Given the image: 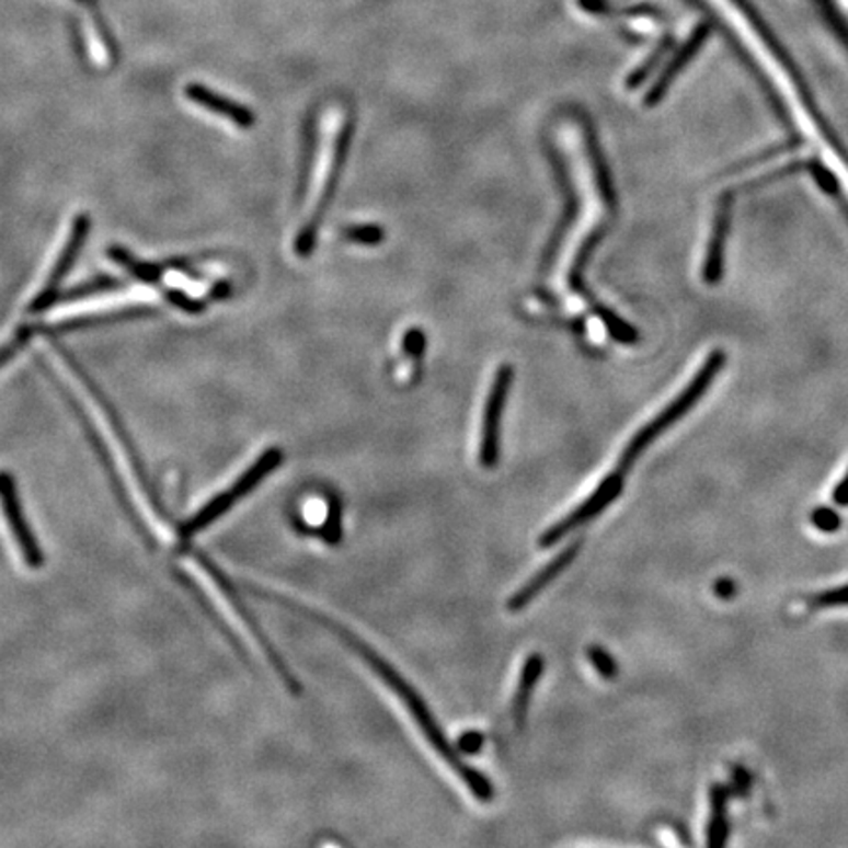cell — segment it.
<instances>
[{"label": "cell", "instance_id": "cell-24", "mask_svg": "<svg viewBox=\"0 0 848 848\" xmlns=\"http://www.w3.org/2000/svg\"><path fill=\"white\" fill-rule=\"evenodd\" d=\"M165 297H168V301H170L173 307H177L180 311L188 312V314H197V312L205 309V302L197 301L195 297H191V295L181 291V289H170Z\"/></svg>", "mask_w": 848, "mask_h": 848}, {"label": "cell", "instance_id": "cell-25", "mask_svg": "<svg viewBox=\"0 0 848 848\" xmlns=\"http://www.w3.org/2000/svg\"><path fill=\"white\" fill-rule=\"evenodd\" d=\"M753 788V776L746 770L745 766H735L733 773H731V786L729 790L733 795L738 798H745L746 793L750 792Z\"/></svg>", "mask_w": 848, "mask_h": 848}, {"label": "cell", "instance_id": "cell-10", "mask_svg": "<svg viewBox=\"0 0 848 848\" xmlns=\"http://www.w3.org/2000/svg\"><path fill=\"white\" fill-rule=\"evenodd\" d=\"M577 552H580V540L564 548L557 558H552L542 570H538L537 574L528 580L527 584L523 585L518 592H515L509 599V604H507V609L509 611H520L530 601H535L538 594H542L548 585L552 584L558 575L562 574L565 568L574 562Z\"/></svg>", "mask_w": 848, "mask_h": 848}, {"label": "cell", "instance_id": "cell-20", "mask_svg": "<svg viewBox=\"0 0 848 848\" xmlns=\"http://www.w3.org/2000/svg\"><path fill=\"white\" fill-rule=\"evenodd\" d=\"M587 658L592 662L595 672L604 679H612L619 674L617 662H615L611 654L605 651V649H601V646H592V649L587 651Z\"/></svg>", "mask_w": 848, "mask_h": 848}, {"label": "cell", "instance_id": "cell-27", "mask_svg": "<svg viewBox=\"0 0 848 848\" xmlns=\"http://www.w3.org/2000/svg\"><path fill=\"white\" fill-rule=\"evenodd\" d=\"M485 745V736L480 731H466L456 743V750L460 754H478Z\"/></svg>", "mask_w": 848, "mask_h": 848}, {"label": "cell", "instance_id": "cell-29", "mask_svg": "<svg viewBox=\"0 0 848 848\" xmlns=\"http://www.w3.org/2000/svg\"><path fill=\"white\" fill-rule=\"evenodd\" d=\"M736 594V584L731 577H721L717 580L715 595L719 599H733Z\"/></svg>", "mask_w": 848, "mask_h": 848}, {"label": "cell", "instance_id": "cell-8", "mask_svg": "<svg viewBox=\"0 0 848 848\" xmlns=\"http://www.w3.org/2000/svg\"><path fill=\"white\" fill-rule=\"evenodd\" d=\"M622 485H624V473L621 470L611 471L584 503H580L572 513L560 518L557 525L547 528L538 540V545L542 548L554 547L575 528L589 523L592 518L599 517L611 505L612 501H617V497L621 495Z\"/></svg>", "mask_w": 848, "mask_h": 848}, {"label": "cell", "instance_id": "cell-11", "mask_svg": "<svg viewBox=\"0 0 848 848\" xmlns=\"http://www.w3.org/2000/svg\"><path fill=\"white\" fill-rule=\"evenodd\" d=\"M185 96H187L191 103L197 104L200 108H205L208 113L218 114L222 118H227L230 123H234L238 128H252L255 124V116L250 108H245L244 104L234 103L222 94L215 93L213 89H208L205 85H198V83H191L185 87Z\"/></svg>", "mask_w": 848, "mask_h": 848}, {"label": "cell", "instance_id": "cell-6", "mask_svg": "<svg viewBox=\"0 0 848 848\" xmlns=\"http://www.w3.org/2000/svg\"><path fill=\"white\" fill-rule=\"evenodd\" d=\"M195 554V558L198 560V564H203V568L207 570L208 574H210V577L217 582L218 587L225 592V595H227L228 601H230V605L234 607L236 612L240 615V619L245 622V627L250 629V631L254 632L255 641H257V644H260V649L264 651L265 656H267V660L272 662V666H274L275 672L279 674V678L283 679V684L289 688V691H291L293 696H299L301 694V684L295 679V676L291 674V669H289V666L285 664V660L279 656V652L275 651L274 644H272V641H270V637L265 634L264 631H262V627H260V622L255 621L254 615L250 612V609H248V605L244 604V599L240 597V594L236 592V585L230 582V577H228L220 568H218L210 558L207 557V554H203V552H193Z\"/></svg>", "mask_w": 848, "mask_h": 848}, {"label": "cell", "instance_id": "cell-7", "mask_svg": "<svg viewBox=\"0 0 848 848\" xmlns=\"http://www.w3.org/2000/svg\"><path fill=\"white\" fill-rule=\"evenodd\" d=\"M0 509L7 518L10 535L19 545L20 557L24 560V564L28 565L30 570H39L46 562V557L22 507L19 483L9 470H0Z\"/></svg>", "mask_w": 848, "mask_h": 848}, {"label": "cell", "instance_id": "cell-1", "mask_svg": "<svg viewBox=\"0 0 848 848\" xmlns=\"http://www.w3.org/2000/svg\"><path fill=\"white\" fill-rule=\"evenodd\" d=\"M305 611H307L305 615H309V617L317 619L324 627H329L330 631L334 632L340 641L346 642L349 649L356 652L359 658L364 660L369 668L376 672L387 688L396 694L399 701L405 706L406 711L415 719L416 726L421 729V733L428 741V745L433 746L444 763L448 764L454 772L460 776V780L468 786V790L478 800L483 801V803H490L493 800V795H495L490 778H485L475 768H471L470 764L463 763L462 756L456 750V746L450 745V741L444 735L443 726L434 719L431 709L426 706V701L419 696V691L381 654H377L369 646L368 642L362 641L359 637H356L354 632L348 631L346 627H342L339 622L330 621L329 617H322L321 612L309 611V609H305Z\"/></svg>", "mask_w": 848, "mask_h": 848}, {"label": "cell", "instance_id": "cell-26", "mask_svg": "<svg viewBox=\"0 0 848 848\" xmlns=\"http://www.w3.org/2000/svg\"><path fill=\"white\" fill-rule=\"evenodd\" d=\"M601 319H604L605 324H607V329L611 330V334L615 339L621 340V342H632V340L637 339L634 330H632L629 324H624L621 319L612 317L611 312L601 311Z\"/></svg>", "mask_w": 848, "mask_h": 848}, {"label": "cell", "instance_id": "cell-30", "mask_svg": "<svg viewBox=\"0 0 848 848\" xmlns=\"http://www.w3.org/2000/svg\"><path fill=\"white\" fill-rule=\"evenodd\" d=\"M833 501L840 505V507H847L848 505V471L847 475L839 481V485L833 491Z\"/></svg>", "mask_w": 848, "mask_h": 848}, {"label": "cell", "instance_id": "cell-18", "mask_svg": "<svg viewBox=\"0 0 848 848\" xmlns=\"http://www.w3.org/2000/svg\"><path fill=\"white\" fill-rule=\"evenodd\" d=\"M319 537L324 538L329 545H336L340 538H342V507H340V501L330 500L329 511H326V518L319 528Z\"/></svg>", "mask_w": 848, "mask_h": 848}, {"label": "cell", "instance_id": "cell-3", "mask_svg": "<svg viewBox=\"0 0 848 848\" xmlns=\"http://www.w3.org/2000/svg\"><path fill=\"white\" fill-rule=\"evenodd\" d=\"M282 462V450L267 448L225 493H218L217 497H213L205 507H200L193 517L188 518L187 523L180 528L181 540L187 542L188 538H193L198 532L207 530L210 525H215L218 518L225 517L228 511L248 497L267 475H272L275 468Z\"/></svg>", "mask_w": 848, "mask_h": 848}, {"label": "cell", "instance_id": "cell-22", "mask_svg": "<svg viewBox=\"0 0 848 848\" xmlns=\"http://www.w3.org/2000/svg\"><path fill=\"white\" fill-rule=\"evenodd\" d=\"M383 228L374 227V225H364V227H349L346 230V238L349 242H356V244L376 245L383 242Z\"/></svg>", "mask_w": 848, "mask_h": 848}, {"label": "cell", "instance_id": "cell-14", "mask_svg": "<svg viewBox=\"0 0 848 848\" xmlns=\"http://www.w3.org/2000/svg\"><path fill=\"white\" fill-rule=\"evenodd\" d=\"M729 197L721 200V207L717 213L715 227H713V236H711V242L707 245L706 267H703V277L706 282L713 283L719 282L721 277V265H723V250H725L726 228H729Z\"/></svg>", "mask_w": 848, "mask_h": 848}, {"label": "cell", "instance_id": "cell-12", "mask_svg": "<svg viewBox=\"0 0 848 848\" xmlns=\"http://www.w3.org/2000/svg\"><path fill=\"white\" fill-rule=\"evenodd\" d=\"M729 800L731 790L723 783H713L709 790V825L706 840L711 848L725 847L731 833L729 823Z\"/></svg>", "mask_w": 848, "mask_h": 848}, {"label": "cell", "instance_id": "cell-28", "mask_svg": "<svg viewBox=\"0 0 848 848\" xmlns=\"http://www.w3.org/2000/svg\"><path fill=\"white\" fill-rule=\"evenodd\" d=\"M403 344H405L406 354L421 356L424 348H426V336H424L423 332L419 329L409 330L405 334V340H403Z\"/></svg>", "mask_w": 848, "mask_h": 848}, {"label": "cell", "instance_id": "cell-16", "mask_svg": "<svg viewBox=\"0 0 848 848\" xmlns=\"http://www.w3.org/2000/svg\"><path fill=\"white\" fill-rule=\"evenodd\" d=\"M108 257L121 265V267H124V270L133 275V277H136L138 282L151 285V283H156L160 279V265L141 262L138 257H134L128 250H124V248H118V245L108 248Z\"/></svg>", "mask_w": 848, "mask_h": 848}, {"label": "cell", "instance_id": "cell-2", "mask_svg": "<svg viewBox=\"0 0 848 848\" xmlns=\"http://www.w3.org/2000/svg\"><path fill=\"white\" fill-rule=\"evenodd\" d=\"M723 366H725V354L713 352L706 359L703 368L699 369L698 376L694 377V381L679 393L678 399H674L656 419H652L651 423L634 434L631 444L622 452L621 462L617 466V470H621L622 473L631 470L632 463L637 462V458L658 438L660 434L666 433L669 426H674L679 419L688 415L689 411L698 405L699 399L706 396L707 389L715 379L717 371Z\"/></svg>", "mask_w": 848, "mask_h": 848}, {"label": "cell", "instance_id": "cell-9", "mask_svg": "<svg viewBox=\"0 0 848 848\" xmlns=\"http://www.w3.org/2000/svg\"><path fill=\"white\" fill-rule=\"evenodd\" d=\"M513 369L501 366L493 379L490 397L485 401L483 423H481L480 463L483 468H495L500 462L501 419L505 413V403L509 397Z\"/></svg>", "mask_w": 848, "mask_h": 848}, {"label": "cell", "instance_id": "cell-5", "mask_svg": "<svg viewBox=\"0 0 848 848\" xmlns=\"http://www.w3.org/2000/svg\"><path fill=\"white\" fill-rule=\"evenodd\" d=\"M89 230H91V217L87 213L76 215L73 220H71V227L67 230L66 242L59 248L49 274L46 275V279L39 285L38 291L32 295V301H30L28 307V311L32 314H39V312L47 311L49 307L56 305L59 285L69 275L77 257L81 254V250H83V245L87 242V236H89Z\"/></svg>", "mask_w": 848, "mask_h": 848}, {"label": "cell", "instance_id": "cell-19", "mask_svg": "<svg viewBox=\"0 0 848 848\" xmlns=\"http://www.w3.org/2000/svg\"><path fill=\"white\" fill-rule=\"evenodd\" d=\"M32 334H34V326H22L4 344H0V369L4 368L14 356H19L28 344Z\"/></svg>", "mask_w": 848, "mask_h": 848}, {"label": "cell", "instance_id": "cell-17", "mask_svg": "<svg viewBox=\"0 0 848 848\" xmlns=\"http://www.w3.org/2000/svg\"><path fill=\"white\" fill-rule=\"evenodd\" d=\"M123 282L116 279V277H108V275H101V277H94L91 282L83 283L79 287H73L66 293H59L56 297V305H64V302H76L81 299H89L93 295L99 293L114 291V289H121Z\"/></svg>", "mask_w": 848, "mask_h": 848}, {"label": "cell", "instance_id": "cell-23", "mask_svg": "<svg viewBox=\"0 0 848 848\" xmlns=\"http://www.w3.org/2000/svg\"><path fill=\"white\" fill-rule=\"evenodd\" d=\"M811 525L821 532H835L840 528L839 513L830 507H820L811 513Z\"/></svg>", "mask_w": 848, "mask_h": 848}, {"label": "cell", "instance_id": "cell-15", "mask_svg": "<svg viewBox=\"0 0 848 848\" xmlns=\"http://www.w3.org/2000/svg\"><path fill=\"white\" fill-rule=\"evenodd\" d=\"M706 36L707 30L701 26V28L696 30V34L688 39V44L679 49L678 57L666 67V71L660 77L658 83L652 87L651 93L646 96V104H649V106L658 103L660 99H662V94H664V91H666L669 83H672L674 76L679 73L681 67L686 66V61H688L689 57L698 51V47L701 46V42L706 39Z\"/></svg>", "mask_w": 848, "mask_h": 848}, {"label": "cell", "instance_id": "cell-4", "mask_svg": "<svg viewBox=\"0 0 848 848\" xmlns=\"http://www.w3.org/2000/svg\"><path fill=\"white\" fill-rule=\"evenodd\" d=\"M51 348L56 352L57 358L61 359L67 368H69V371L77 377V381L85 387L87 393L93 397L94 403L101 409L104 419L108 421L111 428H113V433L116 434L118 443L123 444L124 450L128 454V460L133 463L134 473H136V478L140 481L141 488L148 493L151 505L156 507V511L163 513V503H161L160 495H158L156 488L151 485L150 475H148V470H146V466H144V460H141V456L138 454L136 444L133 443V436L128 433V428L124 426L123 419L118 415V411L114 409L113 401L104 396L103 389L99 387L96 381H93V377L87 374V369L77 362L76 356H73L69 349L64 348L56 339H51Z\"/></svg>", "mask_w": 848, "mask_h": 848}, {"label": "cell", "instance_id": "cell-13", "mask_svg": "<svg viewBox=\"0 0 848 848\" xmlns=\"http://www.w3.org/2000/svg\"><path fill=\"white\" fill-rule=\"evenodd\" d=\"M542 669H545V660L540 654H530L523 664L520 676H518L517 691L513 698V717H515L517 725H523L527 719L530 698H532V691L540 681Z\"/></svg>", "mask_w": 848, "mask_h": 848}, {"label": "cell", "instance_id": "cell-21", "mask_svg": "<svg viewBox=\"0 0 848 848\" xmlns=\"http://www.w3.org/2000/svg\"><path fill=\"white\" fill-rule=\"evenodd\" d=\"M813 609H830V607H848V584L833 587L827 592L813 595L810 599Z\"/></svg>", "mask_w": 848, "mask_h": 848}]
</instances>
